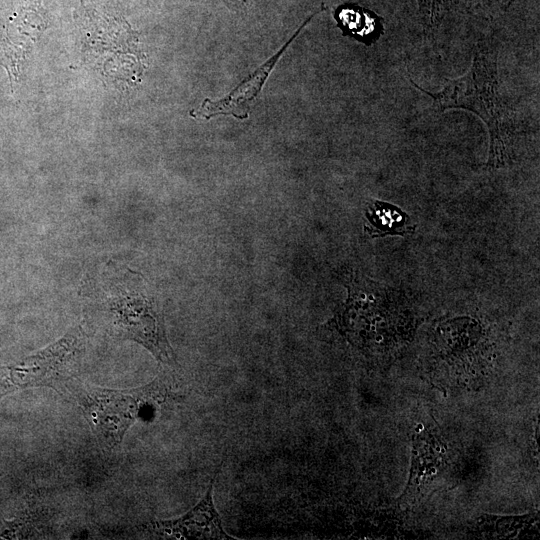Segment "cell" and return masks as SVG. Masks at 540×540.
I'll list each match as a JSON object with an SVG mask.
<instances>
[{
    "instance_id": "obj_4",
    "label": "cell",
    "mask_w": 540,
    "mask_h": 540,
    "mask_svg": "<svg viewBox=\"0 0 540 540\" xmlns=\"http://www.w3.org/2000/svg\"><path fill=\"white\" fill-rule=\"evenodd\" d=\"M84 351V332L77 326L59 340L9 367V378L17 388L58 389L74 380Z\"/></svg>"
},
{
    "instance_id": "obj_5",
    "label": "cell",
    "mask_w": 540,
    "mask_h": 540,
    "mask_svg": "<svg viewBox=\"0 0 540 540\" xmlns=\"http://www.w3.org/2000/svg\"><path fill=\"white\" fill-rule=\"evenodd\" d=\"M220 466L215 470L204 497L191 510L177 519L147 523L143 529L162 538L234 539L224 531L213 502L214 481Z\"/></svg>"
},
{
    "instance_id": "obj_8",
    "label": "cell",
    "mask_w": 540,
    "mask_h": 540,
    "mask_svg": "<svg viewBox=\"0 0 540 540\" xmlns=\"http://www.w3.org/2000/svg\"><path fill=\"white\" fill-rule=\"evenodd\" d=\"M335 19L344 35L372 45L384 32L382 18L374 12L357 5H341L335 11Z\"/></svg>"
},
{
    "instance_id": "obj_3",
    "label": "cell",
    "mask_w": 540,
    "mask_h": 540,
    "mask_svg": "<svg viewBox=\"0 0 540 540\" xmlns=\"http://www.w3.org/2000/svg\"><path fill=\"white\" fill-rule=\"evenodd\" d=\"M160 382L129 391L86 387L72 380L66 386L81 407L94 434L107 446L119 445L131 425L162 396Z\"/></svg>"
},
{
    "instance_id": "obj_7",
    "label": "cell",
    "mask_w": 540,
    "mask_h": 540,
    "mask_svg": "<svg viewBox=\"0 0 540 540\" xmlns=\"http://www.w3.org/2000/svg\"><path fill=\"white\" fill-rule=\"evenodd\" d=\"M306 23H304L302 27H304ZM301 28L274 56L259 67L254 73L245 78L226 97L220 99L219 101L205 99L199 109L191 111V115L193 117L205 119H209L219 114H231L239 119L247 118L248 113L246 110L248 109V104L254 100L257 94L261 91L269 73L272 71L273 67L292 40H294V38L300 32Z\"/></svg>"
},
{
    "instance_id": "obj_2",
    "label": "cell",
    "mask_w": 540,
    "mask_h": 540,
    "mask_svg": "<svg viewBox=\"0 0 540 540\" xmlns=\"http://www.w3.org/2000/svg\"><path fill=\"white\" fill-rule=\"evenodd\" d=\"M107 308L117 337L139 343L159 362L176 364L161 303L141 274L127 269L126 280L113 289Z\"/></svg>"
},
{
    "instance_id": "obj_1",
    "label": "cell",
    "mask_w": 540,
    "mask_h": 540,
    "mask_svg": "<svg viewBox=\"0 0 540 540\" xmlns=\"http://www.w3.org/2000/svg\"><path fill=\"white\" fill-rule=\"evenodd\" d=\"M412 84L434 100L438 110L465 109L475 113L486 124L489 133L487 165L505 166L511 161L517 132L513 112L500 97L495 55L478 49L469 71L456 79H446L438 93H431Z\"/></svg>"
},
{
    "instance_id": "obj_9",
    "label": "cell",
    "mask_w": 540,
    "mask_h": 540,
    "mask_svg": "<svg viewBox=\"0 0 540 540\" xmlns=\"http://www.w3.org/2000/svg\"><path fill=\"white\" fill-rule=\"evenodd\" d=\"M369 225L366 231L371 236L387 234H405L410 231L409 218L398 207L375 201L370 205L367 214Z\"/></svg>"
},
{
    "instance_id": "obj_6",
    "label": "cell",
    "mask_w": 540,
    "mask_h": 540,
    "mask_svg": "<svg viewBox=\"0 0 540 540\" xmlns=\"http://www.w3.org/2000/svg\"><path fill=\"white\" fill-rule=\"evenodd\" d=\"M446 465L444 446L433 429L427 427L415 433L409 482L399 503L404 507L415 505Z\"/></svg>"
}]
</instances>
